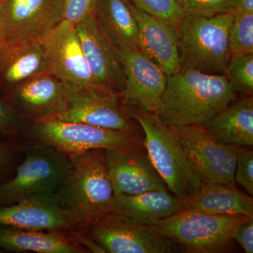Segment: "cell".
I'll list each match as a JSON object with an SVG mask.
<instances>
[{"label": "cell", "instance_id": "cell-1", "mask_svg": "<svg viewBox=\"0 0 253 253\" xmlns=\"http://www.w3.org/2000/svg\"><path fill=\"white\" fill-rule=\"evenodd\" d=\"M224 74H209L182 66L167 76L158 114L168 126L203 124L236 99Z\"/></svg>", "mask_w": 253, "mask_h": 253}, {"label": "cell", "instance_id": "cell-2", "mask_svg": "<svg viewBox=\"0 0 253 253\" xmlns=\"http://www.w3.org/2000/svg\"><path fill=\"white\" fill-rule=\"evenodd\" d=\"M104 151L93 149L68 156L71 169L56 197L78 225L87 226L112 211L115 194Z\"/></svg>", "mask_w": 253, "mask_h": 253}, {"label": "cell", "instance_id": "cell-3", "mask_svg": "<svg viewBox=\"0 0 253 253\" xmlns=\"http://www.w3.org/2000/svg\"><path fill=\"white\" fill-rule=\"evenodd\" d=\"M131 116L144 134V144L151 163L172 194L185 200L204 183L188 156L180 138L157 113L132 109Z\"/></svg>", "mask_w": 253, "mask_h": 253}, {"label": "cell", "instance_id": "cell-4", "mask_svg": "<svg viewBox=\"0 0 253 253\" xmlns=\"http://www.w3.org/2000/svg\"><path fill=\"white\" fill-rule=\"evenodd\" d=\"M233 12L211 17L185 15L176 26L181 67L224 74L230 61L229 35Z\"/></svg>", "mask_w": 253, "mask_h": 253}, {"label": "cell", "instance_id": "cell-5", "mask_svg": "<svg viewBox=\"0 0 253 253\" xmlns=\"http://www.w3.org/2000/svg\"><path fill=\"white\" fill-rule=\"evenodd\" d=\"M250 216L212 214L184 209L151 226L184 252L218 253L227 249L238 227Z\"/></svg>", "mask_w": 253, "mask_h": 253}, {"label": "cell", "instance_id": "cell-6", "mask_svg": "<svg viewBox=\"0 0 253 253\" xmlns=\"http://www.w3.org/2000/svg\"><path fill=\"white\" fill-rule=\"evenodd\" d=\"M64 109L54 118L141 136V126L121 94L97 84L66 85Z\"/></svg>", "mask_w": 253, "mask_h": 253}, {"label": "cell", "instance_id": "cell-7", "mask_svg": "<svg viewBox=\"0 0 253 253\" xmlns=\"http://www.w3.org/2000/svg\"><path fill=\"white\" fill-rule=\"evenodd\" d=\"M71 169L66 155L48 145L28 148L12 179L0 183V206L42 195L56 194Z\"/></svg>", "mask_w": 253, "mask_h": 253}, {"label": "cell", "instance_id": "cell-8", "mask_svg": "<svg viewBox=\"0 0 253 253\" xmlns=\"http://www.w3.org/2000/svg\"><path fill=\"white\" fill-rule=\"evenodd\" d=\"M26 136L69 156L93 149L123 150L143 144L144 138L85 123L48 118L32 123Z\"/></svg>", "mask_w": 253, "mask_h": 253}, {"label": "cell", "instance_id": "cell-9", "mask_svg": "<svg viewBox=\"0 0 253 253\" xmlns=\"http://www.w3.org/2000/svg\"><path fill=\"white\" fill-rule=\"evenodd\" d=\"M96 251L109 253H171L179 249L151 225L138 224L111 212L87 226Z\"/></svg>", "mask_w": 253, "mask_h": 253}, {"label": "cell", "instance_id": "cell-10", "mask_svg": "<svg viewBox=\"0 0 253 253\" xmlns=\"http://www.w3.org/2000/svg\"><path fill=\"white\" fill-rule=\"evenodd\" d=\"M125 84L121 96L131 109L158 113L167 85V76L138 47L121 48Z\"/></svg>", "mask_w": 253, "mask_h": 253}, {"label": "cell", "instance_id": "cell-11", "mask_svg": "<svg viewBox=\"0 0 253 253\" xmlns=\"http://www.w3.org/2000/svg\"><path fill=\"white\" fill-rule=\"evenodd\" d=\"M41 41L45 51L48 73L65 85L96 84L74 24L62 20Z\"/></svg>", "mask_w": 253, "mask_h": 253}, {"label": "cell", "instance_id": "cell-12", "mask_svg": "<svg viewBox=\"0 0 253 253\" xmlns=\"http://www.w3.org/2000/svg\"><path fill=\"white\" fill-rule=\"evenodd\" d=\"M204 182L236 186L237 148L217 144L201 124L172 126Z\"/></svg>", "mask_w": 253, "mask_h": 253}, {"label": "cell", "instance_id": "cell-13", "mask_svg": "<svg viewBox=\"0 0 253 253\" xmlns=\"http://www.w3.org/2000/svg\"><path fill=\"white\" fill-rule=\"evenodd\" d=\"M104 158L114 194L168 191L144 144L123 150H105Z\"/></svg>", "mask_w": 253, "mask_h": 253}, {"label": "cell", "instance_id": "cell-14", "mask_svg": "<svg viewBox=\"0 0 253 253\" xmlns=\"http://www.w3.org/2000/svg\"><path fill=\"white\" fill-rule=\"evenodd\" d=\"M4 92V99L31 123L54 118L66 106V85L48 72L30 78Z\"/></svg>", "mask_w": 253, "mask_h": 253}, {"label": "cell", "instance_id": "cell-15", "mask_svg": "<svg viewBox=\"0 0 253 253\" xmlns=\"http://www.w3.org/2000/svg\"><path fill=\"white\" fill-rule=\"evenodd\" d=\"M63 0H3L0 17L7 41L42 39L61 21Z\"/></svg>", "mask_w": 253, "mask_h": 253}, {"label": "cell", "instance_id": "cell-16", "mask_svg": "<svg viewBox=\"0 0 253 253\" xmlns=\"http://www.w3.org/2000/svg\"><path fill=\"white\" fill-rule=\"evenodd\" d=\"M76 27L95 83L121 94L125 74L118 49L100 27L94 14Z\"/></svg>", "mask_w": 253, "mask_h": 253}, {"label": "cell", "instance_id": "cell-17", "mask_svg": "<svg viewBox=\"0 0 253 253\" xmlns=\"http://www.w3.org/2000/svg\"><path fill=\"white\" fill-rule=\"evenodd\" d=\"M0 225L33 231H57L78 226L60 207L56 194L42 195L0 206Z\"/></svg>", "mask_w": 253, "mask_h": 253}, {"label": "cell", "instance_id": "cell-18", "mask_svg": "<svg viewBox=\"0 0 253 253\" xmlns=\"http://www.w3.org/2000/svg\"><path fill=\"white\" fill-rule=\"evenodd\" d=\"M130 7L137 23L138 48L166 76L178 72L181 64L175 28L136 9L131 3Z\"/></svg>", "mask_w": 253, "mask_h": 253}, {"label": "cell", "instance_id": "cell-19", "mask_svg": "<svg viewBox=\"0 0 253 253\" xmlns=\"http://www.w3.org/2000/svg\"><path fill=\"white\" fill-rule=\"evenodd\" d=\"M47 72L45 51L41 39L7 41L0 52V88L4 91Z\"/></svg>", "mask_w": 253, "mask_h": 253}, {"label": "cell", "instance_id": "cell-20", "mask_svg": "<svg viewBox=\"0 0 253 253\" xmlns=\"http://www.w3.org/2000/svg\"><path fill=\"white\" fill-rule=\"evenodd\" d=\"M201 125L217 144L237 149L252 148L253 96L234 99Z\"/></svg>", "mask_w": 253, "mask_h": 253}, {"label": "cell", "instance_id": "cell-21", "mask_svg": "<svg viewBox=\"0 0 253 253\" xmlns=\"http://www.w3.org/2000/svg\"><path fill=\"white\" fill-rule=\"evenodd\" d=\"M184 209V201L168 191L138 195L115 194L112 211L138 224L151 225Z\"/></svg>", "mask_w": 253, "mask_h": 253}, {"label": "cell", "instance_id": "cell-22", "mask_svg": "<svg viewBox=\"0 0 253 253\" xmlns=\"http://www.w3.org/2000/svg\"><path fill=\"white\" fill-rule=\"evenodd\" d=\"M184 209L212 214H242L253 217V199L236 186L204 182L199 189L183 200Z\"/></svg>", "mask_w": 253, "mask_h": 253}, {"label": "cell", "instance_id": "cell-23", "mask_svg": "<svg viewBox=\"0 0 253 253\" xmlns=\"http://www.w3.org/2000/svg\"><path fill=\"white\" fill-rule=\"evenodd\" d=\"M56 231H33L0 225V249L16 252L83 253L84 248Z\"/></svg>", "mask_w": 253, "mask_h": 253}, {"label": "cell", "instance_id": "cell-24", "mask_svg": "<svg viewBox=\"0 0 253 253\" xmlns=\"http://www.w3.org/2000/svg\"><path fill=\"white\" fill-rule=\"evenodd\" d=\"M95 17L117 49L138 47L137 23L128 0H97Z\"/></svg>", "mask_w": 253, "mask_h": 253}, {"label": "cell", "instance_id": "cell-25", "mask_svg": "<svg viewBox=\"0 0 253 253\" xmlns=\"http://www.w3.org/2000/svg\"><path fill=\"white\" fill-rule=\"evenodd\" d=\"M224 75L236 94L253 96V54L231 58Z\"/></svg>", "mask_w": 253, "mask_h": 253}, {"label": "cell", "instance_id": "cell-26", "mask_svg": "<svg viewBox=\"0 0 253 253\" xmlns=\"http://www.w3.org/2000/svg\"><path fill=\"white\" fill-rule=\"evenodd\" d=\"M231 58L253 54V14H235L229 35Z\"/></svg>", "mask_w": 253, "mask_h": 253}, {"label": "cell", "instance_id": "cell-27", "mask_svg": "<svg viewBox=\"0 0 253 253\" xmlns=\"http://www.w3.org/2000/svg\"><path fill=\"white\" fill-rule=\"evenodd\" d=\"M134 7L176 28L185 16L177 0H128Z\"/></svg>", "mask_w": 253, "mask_h": 253}, {"label": "cell", "instance_id": "cell-28", "mask_svg": "<svg viewBox=\"0 0 253 253\" xmlns=\"http://www.w3.org/2000/svg\"><path fill=\"white\" fill-rule=\"evenodd\" d=\"M238 0H177L185 15L211 17L233 12Z\"/></svg>", "mask_w": 253, "mask_h": 253}, {"label": "cell", "instance_id": "cell-29", "mask_svg": "<svg viewBox=\"0 0 253 253\" xmlns=\"http://www.w3.org/2000/svg\"><path fill=\"white\" fill-rule=\"evenodd\" d=\"M31 124L4 97L0 98V136L25 134Z\"/></svg>", "mask_w": 253, "mask_h": 253}, {"label": "cell", "instance_id": "cell-30", "mask_svg": "<svg viewBox=\"0 0 253 253\" xmlns=\"http://www.w3.org/2000/svg\"><path fill=\"white\" fill-rule=\"evenodd\" d=\"M235 182L253 196V151L251 148L238 150L236 159Z\"/></svg>", "mask_w": 253, "mask_h": 253}, {"label": "cell", "instance_id": "cell-31", "mask_svg": "<svg viewBox=\"0 0 253 253\" xmlns=\"http://www.w3.org/2000/svg\"><path fill=\"white\" fill-rule=\"evenodd\" d=\"M97 0H63L61 21L76 26L88 16L94 14Z\"/></svg>", "mask_w": 253, "mask_h": 253}, {"label": "cell", "instance_id": "cell-32", "mask_svg": "<svg viewBox=\"0 0 253 253\" xmlns=\"http://www.w3.org/2000/svg\"><path fill=\"white\" fill-rule=\"evenodd\" d=\"M234 239L241 245L245 253H253V217H249L240 224Z\"/></svg>", "mask_w": 253, "mask_h": 253}, {"label": "cell", "instance_id": "cell-33", "mask_svg": "<svg viewBox=\"0 0 253 253\" xmlns=\"http://www.w3.org/2000/svg\"><path fill=\"white\" fill-rule=\"evenodd\" d=\"M17 149L13 144L0 142V176L7 171L14 161Z\"/></svg>", "mask_w": 253, "mask_h": 253}, {"label": "cell", "instance_id": "cell-34", "mask_svg": "<svg viewBox=\"0 0 253 253\" xmlns=\"http://www.w3.org/2000/svg\"><path fill=\"white\" fill-rule=\"evenodd\" d=\"M234 12L236 15L253 14V0H238Z\"/></svg>", "mask_w": 253, "mask_h": 253}, {"label": "cell", "instance_id": "cell-35", "mask_svg": "<svg viewBox=\"0 0 253 253\" xmlns=\"http://www.w3.org/2000/svg\"><path fill=\"white\" fill-rule=\"evenodd\" d=\"M6 42H7V38H6V31H5L1 18L0 17V52L4 49Z\"/></svg>", "mask_w": 253, "mask_h": 253}, {"label": "cell", "instance_id": "cell-36", "mask_svg": "<svg viewBox=\"0 0 253 253\" xmlns=\"http://www.w3.org/2000/svg\"><path fill=\"white\" fill-rule=\"evenodd\" d=\"M3 0H0V4H1V1H2Z\"/></svg>", "mask_w": 253, "mask_h": 253}]
</instances>
